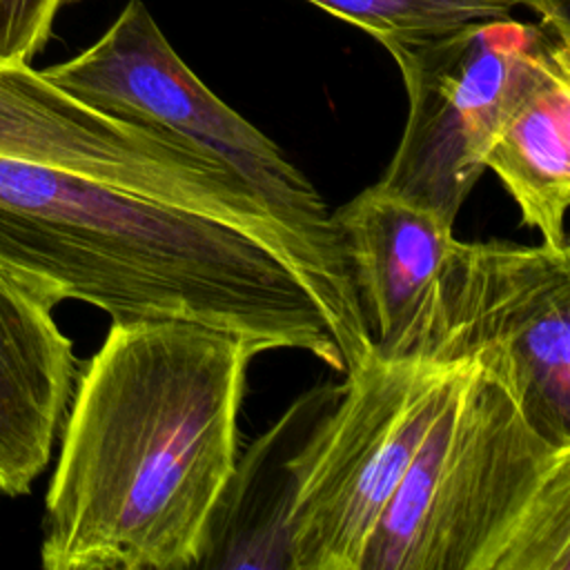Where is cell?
<instances>
[{"mask_svg": "<svg viewBox=\"0 0 570 570\" xmlns=\"http://www.w3.org/2000/svg\"><path fill=\"white\" fill-rule=\"evenodd\" d=\"M256 354L243 336L196 321H111L62 423L42 568H198L238 461Z\"/></svg>", "mask_w": 570, "mask_h": 570, "instance_id": "obj_1", "label": "cell"}, {"mask_svg": "<svg viewBox=\"0 0 570 570\" xmlns=\"http://www.w3.org/2000/svg\"><path fill=\"white\" fill-rule=\"evenodd\" d=\"M0 261L116 323L196 321L258 354L303 350L345 370L325 314L276 249L89 176L0 156Z\"/></svg>", "mask_w": 570, "mask_h": 570, "instance_id": "obj_2", "label": "cell"}, {"mask_svg": "<svg viewBox=\"0 0 570 570\" xmlns=\"http://www.w3.org/2000/svg\"><path fill=\"white\" fill-rule=\"evenodd\" d=\"M361 570H570V443L479 361L425 432Z\"/></svg>", "mask_w": 570, "mask_h": 570, "instance_id": "obj_3", "label": "cell"}, {"mask_svg": "<svg viewBox=\"0 0 570 570\" xmlns=\"http://www.w3.org/2000/svg\"><path fill=\"white\" fill-rule=\"evenodd\" d=\"M40 73L100 114L169 131L223 160L296 240L345 372L372 354L350 263L323 196L274 140L183 62L142 0H129L89 49Z\"/></svg>", "mask_w": 570, "mask_h": 570, "instance_id": "obj_4", "label": "cell"}, {"mask_svg": "<svg viewBox=\"0 0 570 570\" xmlns=\"http://www.w3.org/2000/svg\"><path fill=\"white\" fill-rule=\"evenodd\" d=\"M468 365L372 352L345 372L289 461V570H361L372 530Z\"/></svg>", "mask_w": 570, "mask_h": 570, "instance_id": "obj_5", "label": "cell"}, {"mask_svg": "<svg viewBox=\"0 0 570 570\" xmlns=\"http://www.w3.org/2000/svg\"><path fill=\"white\" fill-rule=\"evenodd\" d=\"M383 47L401 69L407 118L379 185L454 223L499 122L552 65L570 60V42L505 16Z\"/></svg>", "mask_w": 570, "mask_h": 570, "instance_id": "obj_6", "label": "cell"}, {"mask_svg": "<svg viewBox=\"0 0 570 570\" xmlns=\"http://www.w3.org/2000/svg\"><path fill=\"white\" fill-rule=\"evenodd\" d=\"M416 358H474L570 443V249L452 238Z\"/></svg>", "mask_w": 570, "mask_h": 570, "instance_id": "obj_7", "label": "cell"}, {"mask_svg": "<svg viewBox=\"0 0 570 570\" xmlns=\"http://www.w3.org/2000/svg\"><path fill=\"white\" fill-rule=\"evenodd\" d=\"M0 156L218 218L269 245L292 267L303 263L289 232L223 160L169 131L100 114L29 65L0 62Z\"/></svg>", "mask_w": 570, "mask_h": 570, "instance_id": "obj_8", "label": "cell"}, {"mask_svg": "<svg viewBox=\"0 0 570 570\" xmlns=\"http://www.w3.org/2000/svg\"><path fill=\"white\" fill-rule=\"evenodd\" d=\"M332 223L350 263L372 352L416 358L454 223L379 183L332 212Z\"/></svg>", "mask_w": 570, "mask_h": 570, "instance_id": "obj_9", "label": "cell"}, {"mask_svg": "<svg viewBox=\"0 0 570 570\" xmlns=\"http://www.w3.org/2000/svg\"><path fill=\"white\" fill-rule=\"evenodd\" d=\"M60 296L0 261V490L27 494L51 459L78 381Z\"/></svg>", "mask_w": 570, "mask_h": 570, "instance_id": "obj_10", "label": "cell"}, {"mask_svg": "<svg viewBox=\"0 0 570 570\" xmlns=\"http://www.w3.org/2000/svg\"><path fill=\"white\" fill-rule=\"evenodd\" d=\"M338 385L301 394L238 456L212 519L198 568H287V514L294 494L289 461L314 423L332 407Z\"/></svg>", "mask_w": 570, "mask_h": 570, "instance_id": "obj_11", "label": "cell"}, {"mask_svg": "<svg viewBox=\"0 0 570 570\" xmlns=\"http://www.w3.org/2000/svg\"><path fill=\"white\" fill-rule=\"evenodd\" d=\"M541 243L570 249V60L552 65L505 114L483 156Z\"/></svg>", "mask_w": 570, "mask_h": 570, "instance_id": "obj_12", "label": "cell"}, {"mask_svg": "<svg viewBox=\"0 0 570 570\" xmlns=\"http://www.w3.org/2000/svg\"><path fill=\"white\" fill-rule=\"evenodd\" d=\"M365 29L381 45L445 31L474 20L505 18L514 0H309Z\"/></svg>", "mask_w": 570, "mask_h": 570, "instance_id": "obj_13", "label": "cell"}, {"mask_svg": "<svg viewBox=\"0 0 570 570\" xmlns=\"http://www.w3.org/2000/svg\"><path fill=\"white\" fill-rule=\"evenodd\" d=\"M67 0H0V62L29 65Z\"/></svg>", "mask_w": 570, "mask_h": 570, "instance_id": "obj_14", "label": "cell"}, {"mask_svg": "<svg viewBox=\"0 0 570 570\" xmlns=\"http://www.w3.org/2000/svg\"><path fill=\"white\" fill-rule=\"evenodd\" d=\"M528 7H532L541 22L539 27L546 29L550 36L570 42V18H568V0H519Z\"/></svg>", "mask_w": 570, "mask_h": 570, "instance_id": "obj_15", "label": "cell"}]
</instances>
